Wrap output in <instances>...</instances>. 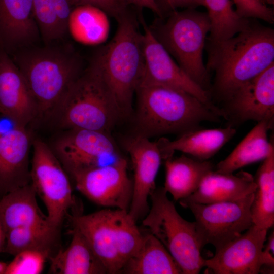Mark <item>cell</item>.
Returning <instances> with one entry per match:
<instances>
[{
    "mask_svg": "<svg viewBox=\"0 0 274 274\" xmlns=\"http://www.w3.org/2000/svg\"><path fill=\"white\" fill-rule=\"evenodd\" d=\"M254 177L241 170L236 174L211 170L203 178L196 190L180 202L209 204L237 200L254 192Z\"/></svg>",
    "mask_w": 274,
    "mask_h": 274,
    "instance_id": "21",
    "label": "cell"
},
{
    "mask_svg": "<svg viewBox=\"0 0 274 274\" xmlns=\"http://www.w3.org/2000/svg\"><path fill=\"white\" fill-rule=\"evenodd\" d=\"M167 193L164 187L156 188L151 193V208L143 224L163 245L182 273H198L204 267L205 259L195 223L180 216Z\"/></svg>",
    "mask_w": 274,
    "mask_h": 274,
    "instance_id": "8",
    "label": "cell"
},
{
    "mask_svg": "<svg viewBox=\"0 0 274 274\" xmlns=\"http://www.w3.org/2000/svg\"><path fill=\"white\" fill-rule=\"evenodd\" d=\"M165 161V179L163 187L173 199H184L198 188L203 178L213 170V163L185 155L167 158Z\"/></svg>",
    "mask_w": 274,
    "mask_h": 274,
    "instance_id": "23",
    "label": "cell"
},
{
    "mask_svg": "<svg viewBox=\"0 0 274 274\" xmlns=\"http://www.w3.org/2000/svg\"><path fill=\"white\" fill-rule=\"evenodd\" d=\"M209 45L206 67L215 72L213 89L224 100L274 63V31L261 25L250 22L232 38Z\"/></svg>",
    "mask_w": 274,
    "mask_h": 274,
    "instance_id": "1",
    "label": "cell"
},
{
    "mask_svg": "<svg viewBox=\"0 0 274 274\" xmlns=\"http://www.w3.org/2000/svg\"><path fill=\"white\" fill-rule=\"evenodd\" d=\"M51 117L64 130L78 128L110 133L123 116L92 59L68 88Z\"/></svg>",
    "mask_w": 274,
    "mask_h": 274,
    "instance_id": "5",
    "label": "cell"
},
{
    "mask_svg": "<svg viewBox=\"0 0 274 274\" xmlns=\"http://www.w3.org/2000/svg\"><path fill=\"white\" fill-rule=\"evenodd\" d=\"M33 12L44 44L58 43L65 38L59 26L55 0H32Z\"/></svg>",
    "mask_w": 274,
    "mask_h": 274,
    "instance_id": "31",
    "label": "cell"
},
{
    "mask_svg": "<svg viewBox=\"0 0 274 274\" xmlns=\"http://www.w3.org/2000/svg\"><path fill=\"white\" fill-rule=\"evenodd\" d=\"M0 114L27 127L38 118V109L25 79L10 55L0 49Z\"/></svg>",
    "mask_w": 274,
    "mask_h": 274,
    "instance_id": "17",
    "label": "cell"
},
{
    "mask_svg": "<svg viewBox=\"0 0 274 274\" xmlns=\"http://www.w3.org/2000/svg\"><path fill=\"white\" fill-rule=\"evenodd\" d=\"M36 196L30 183L0 199V216L7 232L16 228L50 223L47 216L40 210Z\"/></svg>",
    "mask_w": 274,
    "mask_h": 274,
    "instance_id": "24",
    "label": "cell"
},
{
    "mask_svg": "<svg viewBox=\"0 0 274 274\" xmlns=\"http://www.w3.org/2000/svg\"><path fill=\"white\" fill-rule=\"evenodd\" d=\"M41 39L32 0H0V49L12 55Z\"/></svg>",
    "mask_w": 274,
    "mask_h": 274,
    "instance_id": "19",
    "label": "cell"
},
{
    "mask_svg": "<svg viewBox=\"0 0 274 274\" xmlns=\"http://www.w3.org/2000/svg\"><path fill=\"white\" fill-rule=\"evenodd\" d=\"M121 272L129 274H180V267L163 245L151 233L144 235L142 245Z\"/></svg>",
    "mask_w": 274,
    "mask_h": 274,
    "instance_id": "27",
    "label": "cell"
},
{
    "mask_svg": "<svg viewBox=\"0 0 274 274\" xmlns=\"http://www.w3.org/2000/svg\"><path fill=\"white\" fill-rule=\"evenodd\" d=\"M50 147L68 176L104 165V161L108 158L120 157L109 133L101 131L66 129Z\"/></svg>",
    "mask_w": 274,
    "mask_h": 274,
    "instance_id": "13",
    "label": "cell"
},
{
    "mask_svg": "<svg viewBox=\"0 0 274 274\" xmlns=\"http://www.w3.org/2000/svg\"><path fill=\"white\" fill-rule=\"evenodd\" d=\"M236 11L245 18H258L270 23L274 21L272 8L258 0H233Z\"/></svg>",
    "mask_w": 274,
    "mask_h": 274,
    "instance_id": "33",
    "label": "cell"
},
{
    "mask_svg": "<svg viewBox=\"0 0 274 274\" xmlns=\"http://www.w3.org/2000/svg\"><path fill=\"white\" fill-rule=\"evenodd\" d=\"M165 20L150 28L157 40L184 72L204 89L209 86V74L203 51L210 21L207 13L195 9L174 11Z\"/></svg>",
    "mask_w": 274,
    "mask_h": 274,
    "instance_id": "7",
    "label": "cell"
},
{
    "mask_svg": "<svg viewBox=\"0 0 274 274\" xmlns=\"http://www.w3.org/2000/svg\"><path fill=\"white\" fill-rule=\"evenodd\" d=\"M231 125L224 128L201 129L184 132L170 141L161 138L157 141L163 160L173 156L176 151L200 160H208L215 155L236 134Z\"/></svg>",
    "mask_w": 274,
    "mask_h": 274,
    "instance_id": "20",
    "label": "cell"
},
{
    "mask_svg": "<svg viewBox=\"0 0 274 274\" xmlns=\"http://www.w3.org/2000/svg\"><path fill=\"white\" fill-rule=\"evenodd\" d=\"M119 2L126 7L133 5L140 8L149 9L159 18H163V14L158 4L157 0H119Z\"/></svg>",
    "mask_w": 274,
    "mask_h": 274,
    "instance_id": "36",
    "label": "cell"
},
{
    "mask_svg": "<svg viewBox=\"0 0 274 274\" xmlns=\"http://www.w3.org/2000/svg\"><path fill=\"white\" fill-rule=\"evenodd\" d=\"M223 116L237 122L266 121L273 124L274 63L237 89L225 100Z\"/></svg>",
    "mask_w": 274,
    "mask_h": 274,
    "instance_id": "16",
    "label": "cell"
},
{
    "mask_svg": "<svg viewBox=\"0 0 274 274\" xmlns=\"http://www.w3.org/2000/svg\"><path fill=\"white\" fill-rule=\"evenodd\" d=\"M32 149L30 183L46 207L49 222L61 228L75 205L68 175L44 141L33 138Z\"/></svg>",
    "mask_w": 274,
    "mask_h": 274,
    "instance_id": "9",
    "label": "cell"
},
{
    "mask_svg": "<svg viewBox=\"0 0 274 274\" xmlns=\"http://www.w3.org/2000/svg\"><path fill=\"white\" fill-rule=\"evenodd\" d=\"M70 176L78 191L91 201L106 208L128 211L132 181L125 158L121 157L109 164L81 170Z\"/></svg>",
    "mask_w": 274,
    "mask_h": 274,
    "instance_id": "11",
    "label": "cell"
},
{
    "mask_svg": "<svg viewBox=\"0 0 274 274\" xmlns=\"http://www.w3.org/2000/svg\"><path fill=\"white\" fill-rule=\"evenodd\" d=\"M254 178L256 188L251 207L253 223L268 230L274 224V151L263 160Z\"/></svg>",
    "mask_w": 274,
    "mask_h": 274,
    "instance_id": "29",
    "label": "cell"
},
{
    "mask_svg": "<svg viewBox=\"0 0 274 274\" xmlns=\"http://www.w3.org/2000/svg\"><path fill=\"white\" fill-rule=\"evenodd\" d=\"M114 37L92 59L98 66L123 117L132 113L133 97L144 69L142 33L129 11L117 20Z\"/></svg>",
    "mask_w": 274,
    "mask_h": 274,
    "instance_id": "4",
    "label": "cell"
},
{
    "mask_svg": "<svg viewBox=\"0 0 274 274\" xmlns=\"http://www.w3.org/2000/svg\"><path fill=\"white\" fill-rule=\"evenodd\" d=\"M263 253L269 262L274 264V232L272 231L269 235L267 243L264 244Z\"/></svg>",
    "mask_w": 274,
    "mask_h": 274,
    "instance_id": "37",
    "label": "cell"
},
{
    "mask_svg": "<svg viewBox=\"0 0 274 274\" xmlns=\"http://www.w3.org/2000/svg\"><path fill=\"white\" fill-rule=\"evenodd\" d=\"M135 134L152 136L199 128L205 121L218 122L222 113L181 90L163 86L137 89Z\"/></svg>",
    "mask_w": 274,
    "mask_h": 274,
    "instance_id": "2",
    "label": "cell"
},
{
    "mask_svg": "<svg viewBox=\"0 0 274 274\" xmlns=\"http://www.w3.org/2000/svg\"><path fill=\"white\" fill-rule=\"evenodd\" d=\"M85 237L107 273L121 272L139 250L144 235L128 211L106 208L68 216Z\"/></svg>",
    "mask_w": 274,
    "mask_h": 274,
    "instance_id": "6",
    "label": "cell"
},
{
    "mask_svg": "<svg viewBox=\"0 0 274 274\" xmlns=\"http://www.w3.org/2000/svg\"><path fill=\"white\" fill-rule=\"evenodd\" d=\"M139 18L143 27L144 69L139 87L158 85L175 88L190 94L207 105L216 108L210 100L208 91L184 72L157 40L143 18L140 16Z\"/></svg>",
    "mask_w": 274,
    "mask_h": 274,
    "instance_id": "12",
    "label": "cell"
},
{
    "mask_svg": "<svg viewBox=\"0 0 274 274\" xmlns=\"http://www.w3.org/2000/svg\"><path fill=\"white\" fill-rule=\"evenodd\" d=\"M210 21L209 44H215L232 38L245 29L249 19L239 16L231 0H202Z\"/></svg>",
    "mask_w": 274,
    "mask_h": 274,
    "instance_id": "30",
    "label": "cell"
},
{
    "mask_svg": "<svg viewBox=\"0 0 274 274\" xmlns=\"http://www.w3.org/2000/svg\"><path fill=\"white\" fill-rule=\"evenodd\" d=\"M253 198L254 193L232 201L209 204L180 203L193 213L203 246L212 245L217 251L253 224L251 213Z\"/></svg>",
    "mask_w": 274,
    "mask_h": 274,
    "instance_id": "10",
    "label": "cell"
},
{
    "mask_svg": "<svg viewBox=\"0 0 274 274\" xmlns=\"http://www.w3.org/2000/svg\"><path fill=\"white\" fill-rule=\"evenodd\" d=\"M58 44L37 45L11 55L36 100L38 118L52 116L83 70L80 56L68 46Z\"/></svg>",
    "mask_w": 274,
    "mask_h": 274,
    "instance_id": "3",
    "label": "cell"
},
{
    "mask_svg": "<svg viewBox=\"0 0 274 274\" xmlns=\"http://www.w3.org/2000/svg\"><path fill=\"white\" fill-rule=\"evenodd\" d=\"M273 124L258 122L234 150L216 166V171L231 174L249 164L263 161L274 151V146L268 138V132Z\"/></svg>",
    "mask_w": 274,
    "mask_h": 274,
    "instance_id": "25",
    "label": "cell"
},
{
    "mask_svg": "<svg viewBox=\"0 0 274 274\" xmlns=\"http://www.w3.org/2000/svg\"><path fill=\"white\" fill-rule=\"evenodd\" d=\"M107 14L91 5L74 7L68 21V33L76 42L86 45H97L107 39L110 25Z\"/></svg>",
    "mask_w": 274,
    "mask_h": 274,
    "instance_id": "28",
    "label": "cell"
},
{
    "mask_svg": "<svg viewBox=\"0 0 274 274\" xmlns=\"http://www.w3.org/2000/svg\"><path fill=\"white\" fill-rule=\"evenodd\" d=\"M7 263L0 261V274H5Z\"/></svg>",
    "mask_w": 274,
    "mask_h": 274,
    "instance_id": "39",
    "label": "cell"
},
{
    "mask_svg": "<svg viewBox=\"0 0 274 274\" xmlns=\"http://www.w3.org/2000/svg\"><path fill=\"white\" fill-rule=\"evenodd\" d=\"M33 138L27 127L0 131V199L30 183L29 153Z\"/></svg>",
    "mask_w": 274,
    "mask_h": 274,
    "instance_id": "18",
    "label": "cell"
},
{
    "mask_svg": "<svg viewBox=\"0 0 274 274\" xmlns=\"http://www.w3.org/2000/svg\"><path fill=\"white\" fill-rule=\"evenodd\" d=\"M267 230L254 224L240 235L205 259L206 271L214 274H257L262 267H273L263 250Z\"/></svg>",
    "mask_w": 274,
    "mask_h": 274,
    "instance_id": "14",
    "label": "cell"
},
{
    "mask_svg": "<svg viewBox=\"0 0 274 274\" xmlns=\"http://www.w3.org/2000/svg\"><path fill=\"white\" fill-rule=\"evenodd\" d=\"M7 231L0 216V254L4 252Z\"/></svg>",
    "mask_w": 274,
    "mask_h": 274,
    "instance_id": "38",
    "label": "cell"
},
{
    "mask_svg": "<svg viewBox=\"0 0 274 274\" xmlns=\"http://www.w3.org/2000/svg\"><path fill=\"white\" fill-rule=\"evenodd\" d=\"M258 1H260V2H262V3H264V4H265V1H268V3H269V2L272 1V0H258Z\"/></svg>",
    "mask_w": 274,
    "mask_h": 274,
    "instance_id": "40",
    "label": "cell"
},
{
    "mask_svg": "<svg viewBox=\"0 0 274 274\" xmlns=\"http://www.w3.org/2000/svg\"><path fill=\"white\" fill-rule=\"evenodd\" d=\"M61 228L47 223L12 229L7 232L4 252L14 256L23 251L33 250L49 258L60 249Z\"/></svg>",
    "mask_w": 274,
    "mask_h": 274,
    "instance_id": "26",
    "label": "cell"
},
{
    "mask_svg": "<svg viewBox=\"0 0 274 274\" xmlns=\"http://www.w3.org/2000/svg\"><path fill=\"white\" fill-rule=\"evenodd\" d=\"M14 257L7 264L5 274H39L49 259L46 254L33 250L22 251Z\"/></svg>",
    "mask_w": 274,
    "mask_h": 274,
    "instance_id": "32",
    "label": "cell"
},
{
    "mask_svg": "<svg viewBox=\"0 0 274 274\" xmlns=\"http://www.w3.org/2000/svg\"><path fill=\"white\" fill-rule=\"evenodd\" d=\"M72 237L65 249L60 248L48 259L49 273L102 274L107 271L87 241L73 226Z\"/></svg>",
    "mask_w": 274,
    "mask_h": 274,
    "instance_id": "22",
    "label": "cell"
},
{
    "mask_svg": "<svg viewBox=\"0 0 274 274\" xmlns=\"http://www.w3.org/2000/svg\"><path fill=\"white\" fill-rule=\"evenodd\" d=\"M74 7L82 5H91L98 7L117 20L129 10L119 0H70Z\"/></svg>",
    "mask_w": 274,
    "mask_h": 274,
    "instance_id": "34",
    "label": "cell"
},
{
    "mask_svg": "<svg viewBox=\"0 0 274 274\" xmlns=\"http://www.w3.org/2000/svg\"><path fill=\"white\" fill-rule=\"evenodd\" d=\"M157 2L163 15L164 11L170 13L180 8L195 9L203 6L202 0H157Z\"/></svg>",
    "mask_w": 274,
    "mask_h": 274,
    "instance_id": "35",
    "label": "cell"
},
{
    "mask_svg": "<svg viewBox=\"0 0 274 274\" xmlns=\"http://www.w3.org/2000/svg\"><path fill=\"white\" fill-rule=\"evenodd\" d=\"M133 168L132 194L128 213L137 221L147 215L148 199L156 188L155 179L162 160L161 150L157 142L135 134L125 141Z\"/></svg>",
    "mask_w": 274,
    "mask_h": 274,
    "instance_id": "15",
    "label": "cell"
}]
</instances>
